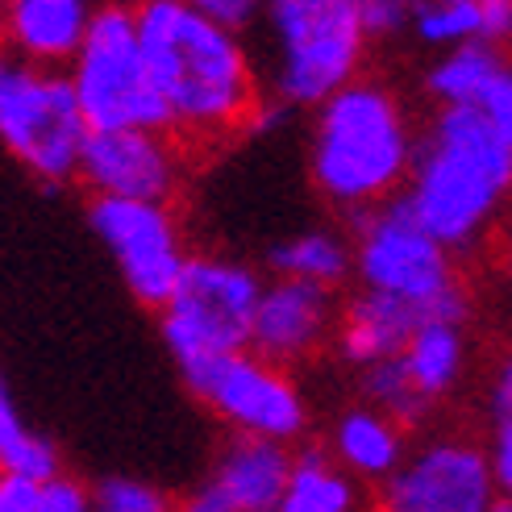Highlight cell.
<instances>
[{
    "mask_svg": "<svg viewBox=\"0 0 512 512\" xmlns=\"http://www.w3.org/2000/svg\"><path fill=\"white\" fill-rule=\"evenodd\" d=\"M512 34V0H479V38H508Z\"/></svg>",
    "mask_w": 512,
    "mask_h": 512,
    "instance_id": "obj_32",
    "label": "cell"
},
{
    "mask_svg": "<svg viewBox=\"0 0 512 512\" xmlns=\"http://www.w3.org/2000/svg\"><path fill=\"white\" fill-rule=\"evenodd\" d=\"M512 184V142L479 105H446L400 196L446 246H463Z\"/></svg>",
    "mask_w": 512,
    "mask_h": 512,
    "instance_id": "obj_2",
    "label": "cell"
},
{
    "mask_svg": "<svg viewBox=\"0 0 512 512\" xmlns=\"http://www.w3.org/2000/svg\"><path fill=\"white\" fill-rule=\"evenodd\" d=\"M0 512H42V479L0 471Z\"/></svg>",
    "mask_w": 512,
    "mask_h": 512,
    "instance_id": "obj_28",
    "label": "cell"
},
{
    "mask_svg": "<svg viewBox=\"0 0 512 512\" xmlns=\"http://www.w3.org/2000/svg\"><path fill=\"white\" fill-rule=\"evenodd\" d=\"M492 458L475 446L442 442L400 463L383 479V508L392 512H483L496 500Z\"/></svg>",
    "mask_w": 512,
    "mask_h": 512,
    "instance_id": "obj_12",
    "label": "cell"
},
{
    "mask_svg": "<svg viewBox=\"0 0 512 512\" xmlns=\"http://www.w3.org/2000/svg\"><path fill=\"white\" fill-rule=\"evenodd\" d=\"M334 317H338L334 288L313 284V279H300V275H275L263 288L259 313H254L250 346L279 367L304 363V358L325 346Z\"/></svg>",
    "mask_w": 512,
    "mask_h": 512,
    "instance_id": "obj_15",
    "label": "cell"
},
{
    "mask_svg": "<svg viewBox=\"0 0 512 512\" xmlns=\"http://www.w3.org/2000/svg\"><path fill=\"white\" fill-rule=\"evenodd\" d=\"M504 67L500 59L492 55L488 46L479 42H458L450 55L433 67L429 75V88L438 100H446V105H479V96L488 92V84L496 80Z\"/></svg>",
    "mask_w": 512,
    "mask_h": 512,
    "instance_id": "obj_22",
    "label": "cell"
},
{
    "mask_svg": "<svg viewBox=\"0 0 512 512\" xmlns=\"http://www.w3.org/2000/svg\"><path fill=\"white\" fill-rule=\"evenodd\" d=\"M496 408L504 417H512V358L504 363V371H500V383H496Z\"/></svg>",
    "mask_w": 512,
    "mask_h": 512,
    "instance_id": "obj_33",
    "label": "cell"
},
{
    "mask_svg": "<svg viewBox=\"0 0 512 512\" xmlns=\"http://www.w3.org/2000/svg\"><path fill=\"white\" fill-rule=\"evenodd\" d=\"M92 125L67 71L0 55V146L42 188L80 179V155Z\"/></svg>",
    "mask_w": 512,
    "mask_h": 512,
    "instance_id": "obj_4",
    "label": "cell"
},
{
    "mask_svg": "<svg viewBox=\"0 0 512 512\" xmlns=\"http://www.w3.org/2000/svg\"><path fill=\"white\" fill-rule=\"evenodd\" d=\"M88 225L113 254L117 275L146 309H163L179 288L188 267V246L167 200H130V196H92Z\"/></svg>",
    "mask_w": 512,
    "mask_h": 512,
    "instance_id": "obj_9",
    "label": "cell"
},
{
    "mask_svg": "<svg viewBox=\"0 0 512 512\" xmlns=\"http://www.w3.org/2000/svg\"><path fill=\"white\" fill-rule=\"evenodd\" d=\"M413 138L396 96L379 84L350 80L317 105L313 184L338 209H371L413 171Z\"/></svg>",
    "mask_w": 512,
    "mask_h": 512,
    "instance_id": "obj_3",
    "label": "cell"
},
{
    "mask_svg": "<svg viewBox=\"0 0 512 512\" xmlns=\"http://www.w3.org/2000/svg\"><path fill=\"white\" fill-rule=\"evenodd\" d=\"M463 317H467V296L458 292V284L433 300H404L392 292L363 288L342 309L338 350L346 363L371 367L379 358L400 354L425 321H463Z\"/></svg>",
    "mask_w": 512,
    "mask_h": 512,
    "instance_id": "obj_14",
    "label": "cell"
},
{
    "mask_svg": "<svg viewBox=\"0 0 512 512\" xmlns=\"http://www.w3.org/2000/svg\"><path fill=\"white\" fill-rule=\"evenodd\" d=\"M479 109L488 113L496 130L512 142V71H500L496 80L488 84V92L479 96Z\"/></svg>",
    "mask_w": 512,
    "mask_h": 512,
    "instance_id": "obj_29",
    "label": "cell"
},
{
    "mask_svg": "<svg viewBox=\"0 0 512 512\" xmlns=\"http://www.w3.org/2000/svg\"><path fill=\"white\" fill-rule=\"evenodd\" d=\"M138 34L175 138L213 142L259 117V84L238 30L200 13L192 0H142Z\"/></svg>",
    "mask_w": 512,
    "mask_h": 512,
    "instance_id": "obj_1",
    "label": "cell"
},
{
    "mask_svg": "<svg viewBox=\"0 0 512 512\" xmlns=\"http://www.w3.org/2000/svg\"><path fill=\"white\" fill-rule=\"evenodd\" d=\"M200 13H209L213 21L229 25V30H246V25L263 13V0H192Z\"/></svg>",
    "mask_w": 512,
    "mask_h": 512,
    "instance_id": "obj_30",
    "label": "cell"
},
{
    "mask_svg": "<svg viewBox=\"0 0 512 512\" xmlns=\"http://www.w3.org/2000/svg\"><path fill=\"white\" fill-rule=\"evenodd\" d=\"M363 392L375 408H383V413L400 425H417L425 417V404H429V396L417 388L413 371H408L404 354L379 358V363L363 367Z\"/></svg>",
    "mask_w": 512,
    "mask_h": 512,
    "instance_id": "obj_23",
    "label": "cell"
},
{
    "mask_svg": "<svg viewBox=\"0 0 512 512\" xmlns=\"http://www.w3.org/2000/svg\"><path fill=\"white\" fill-rule=\"evenodd\" d=\"M184 179V155L171 130H92L80 155V184L92 196H130V200H175Z\"/></svg>",
    "mask_w": 512,
    "mask_h": 512,
    "instance_id": "obj_11",
    "label": "cell"
},
{
    "mask_svg": "<svg viewBox=\"0 0 512 512\" xmlns=\"http://www.w3.org/2000/svg\"><path fill=\"white\" fill-rule=\"evenodd\" d=\"M492 475H496L500 496H508V500H512V417H504V421H500L496 446H492Z\"/></svg>",
    "mask_w": 512,
    "mask_h": 512,
    "instance_id": "obj_31",
    "label": "cell"
},
{
    "mask_svg": "<svg viewBox=\"0 0 512 512\" xmlns=\"http://www.w3.org/2000/svg\"><path fill=\"white\" fill-rule=\"evenodd\" d=\"M67 75L92 130H171V109L142 50L138 5H100Z\"/></svg>",
    "mask_w": 512,
    "mask_h": 512,
    "instance_id": "obj_7",
    "label": "cell"
},
{
    "mask_svg": "<svg viewBox=\"0 0 512 512\" xmlns=\"http://www.w3.org/2000/svg\"><path fill=\"white\" fill-rule=\"evenodd\" d=\"M267 263L275 275H300V279H313V284L338 288L354 267V250L346 246V238L329 234V229H309V234L275 242L267 250Z\"/></svg>",
    "mask_w": 512,
    "mask_h": 512,
    "instance_id": "obj_19",
    "label": "cell"
},
{
    "mask_svg": "<svg viewBox=\"0 0 512 512\" xmlns=\"http://www.w3.org/2000/svg\"><path fill=\"white\" fill-rule=\"evenodd\" d=\"M354 504L358 492L342 463L334 467V458H325L321 450H300L292 458L288 492L279 512H350Z\"/></svg>",
    "mask_w": 512,
    "mask_h": 512,
    "instance_id": "obj_18",
    "label": "cell"
},
{
    "mask_svg": "<svg viewBox=\"0 0 512 512\" xmlns=\"http://www.w3.org/2000/svg\"><path fill=\"white\" fill-rule=\"evenodd\" d=\"M413 25L425 42H471L479 38V0H421L413 9Z\"/></svg>",
    "mask_w": 512,
    "mask_h": 512,
    "instance_id": "obj_24",
    "label": "cell"
},
{
    "mask_svg": "<svg viewBox=\"0 0 512 512\" xmlns=\"http://www.w3.org/2000/svg\"><path fill=\"white\" fill-rule=\"evenodd\" d=\"M288 442L259 433H229L209 475L188 492V512H279L292 475Z\"/></svg>",
    "mask_w": 512,
    "mask_h": 512,
    "instance_id": "obj_13",
    "label": "cell"
},
{
    "mask_svg": "<svg viewBox=\"0 0 512 512\" xmlns=\"http://www.w3.org/2000/svg\"><path fill=\"white\" fill-rule=\"evenodd\" d=\"M358 21H363L367 38H388L400 34L408 21H413V0H354Z\"/></svg>",
    "mask_w": 512,
    "mask_h": 512,
    "instance_id": "obj_26",
    "label": "cell"
},
{
    "mask_svg": "<svg viewBox=\"0 0 512 512\" xmlns=\"http://www.w3.org/2000/svg\"><path fill=\"white\" fill-rule=\"evenodd\" d=\"M188 392L209 408L229 433H259L275 442H296L309 425L300 388L288 371L254 346L217 354L209 363L179 371Z\"/></svg>",
    "mask_w": 512,
    "mask_h": 512,
    "instance_id": "obj_8",
    "label": "cell"
},
{
    "mask_svg": "<svg viewBox=\"0 0 512 512\" xmlns=\"http://www.w3.org/2000/svg\"><path fill=\"white\" fill-rule=\"evenodd\" d=\"M0 471L34 475V479H50V475L63 471V458H59L55 442L42 438V433H34L21 421L5 375H0Z\"/></svg>",
    "mask_w": 512,
    "mask_h": 512,
    "instance_id": "obj_21",
    "label": "cell"
},
{
    "mask_svg": "<svg viewBox=\"0 0 512 512\" xmlns=\"http://www.w3.org/2000/svg\"><path fill=\"white\" fill-rule=\"evenodd\" d=\"M167 504L171 500L159 488L134 475H109L92 488V508L100 512H167Z\"/></svg>",
    "mask_w": 512,
    "mask_h": 512,
    "instance_id": "obj_25",
    "label": "cell"
},
{
    "mask_svg": "<svg viewBox=\"0 0 512 512\" xmlns=\"http://www.w3.org/2000/svg\"><path fill=\"white\" fill-rule=\"evenodd\" d=\"M404 425L392 421L383 408H350V413L334 425V454L338 463L358 475L383 483L400 463H404Z\"/></svg>",
    "mask_w": 512,
    "mask_h": 512,
    "instance_id": "obj_17",
    "label": "cell"
},
{
    "mask_svg": "<svg viewBox=\"0 0 512 512\" xmlns=\"http://www.w3.org/2000/svg\"><path fill=\"white\" fill-rule=\"evenodd\" d=\"M92 17V0H0V46L25 63L59 67L75 59Z\"/></svg>",
    "mask_w": 512,
    "mask_h": 512,
    "instance_id": "obj_16",
    "label": "cell"
},
{
    "mask_svg": "<svg viewBox=\"0 0 512 512\" xmlns=\"http://www.w3.org/2000/svg\"><path fill=\"white\" fill-rule=\"evenodd\" d=\"M508 267H512V238H508Z\"/></svg>",
    "mask_w": 512,
    "mask_h": 512,
    "instance_id": "obj_34",
    "label": "cell"
},
{
    "mask_svg": "<svg viewBox=\"0 0 512 512\" xmlns=\"http://www.w3.org/2000/svg\"><path fill=\"white\" fill-rule=\"evenodd\" d=\"M275 46L271 84L279 105L317 109L354 80L367 30L354 0H263Z\"/></svg>",
    "mask_w": 512,
    "mask_h": 512,
    "instance_id": "obj_5",
    "label": "cell"
},
{
    "mask_svg": "<svg viewBox=\"0 0 512 512\" xmlns=\"http://www.w3.org/2000/svg\"><path fill=\"white\" fill-rule=\"evenodd\" d=\"M400 354L408 371H413L417 388L429 400L450 392V383L463 371V334H458V321H425Z\"/></svg>",
    "mask_w": 512,
    "mask_h": 512,
    "instance_id": "obj_20",
    "label": "cell"
},
{
    "mask_svg": "<svg viewBox=\"0 0 512 512\" xmlns=\"http://www.w3.org/2000/svg\"><path fill=\"white\" fill-rule=\"evenodd\" d=\"M350 217L358 229L354 271L363 288L392 292L404 300H433L454 288L446 242L433 238L404 200L371 204V209H358Z\"/></svg>",
    "mask_w": 512,
    "mask_h": 512,
    "instance_id": "obj_10",
    "label": "cell"
},
{
    "mask_svg": "<svg viewBox=\"0 0 512 512\" xmlns=\"http://www.w3.org/2000/svg\"><path fill=\"white\" fill-rule=\"evenodd\" d=\"M263 279L254 267L225 254H192L179 288L159 309V334L179 371L209 363L217 354L246 350L254 313L263 300Z\"/></svg>",
    "mask_w": 512,
    "mask_h": 512,
    "instance_id": "obj_6",
    "label": "cell"
},
{
    "mask_svg": "<svg viewBox=\"0 0 512 512\" xmlns=\"http://www.w3.org/2000/svg\"><path fill=\"white\" fill-rule=\"evenodd\" d=\"M92 488H84L75 475H50L42 479V512H88Z\"/></svg>",
    "mask_w": 512,
    "mask_h": 512,
    "instance_id": "obj_27",
    "label": "cell"
}]
</instances>
